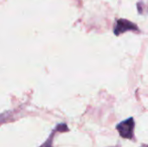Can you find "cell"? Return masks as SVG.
Returning a JSON list of instances; mask_svg holds the SVG:
<instances>
[{"mask_svg": "<svg viewBox=\"0 0 148 147\" xmlns=\"http://www.w3.org/2000/svg\"><path fill=\"white\" fill-rule=\"evenodd\" d=\"M116 129L119 132V134L123 139H134V118L127 119L126 120L121 121L116 126Z\"/></svg>", "mask_w": 148, "mask_h": 147, "instance_id": "1", "label": "cell"}, {"mask_svg": "<svg viewBox=\"0 0 148 147\" xmlns=\"http://www.w3.org/2000/svg\"><path fill=\"white\" fill-rule=\"evenodd\" d=\"M138 27L135 23L127 20V19H123L121 18L117 21L116 25L114 28V33L116 36H119L121 34L125 33L126 31H129V30H138Z\"/></svg>", "mask_w": 148, "mask_h": 147, "instance_id": "2", "label": "cell"}, {"mask_svg": "<svg viewBox=\"0 0 148 147\" xmlns=\"http://www.w3.org/2000/svg\"><path fill=\"white\" fill-rule=\"evenodd\" d=\"M56 132V129H55L52 133H51V134L49 135V137L47 139V140L40 147H53V137H54V135H55V133Z\"/></svg>", "mask_w": 148, "mask_h": 147, "instance_id": "3", "label": "cell"}, {"mask_svg": "<svg viewBox=\"0 0 148 147\" xmlns=\"http://www.w3.org/2000/svg\"><path fill=\"white\" fill-rule=\"evenodd\" d=\"M141 147H148V145H142Z\"/></svg>", "mask_w": 148, "mask_h": 147, "instance_id": "4", "label": "cell"}]
</instances>
